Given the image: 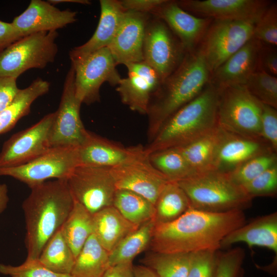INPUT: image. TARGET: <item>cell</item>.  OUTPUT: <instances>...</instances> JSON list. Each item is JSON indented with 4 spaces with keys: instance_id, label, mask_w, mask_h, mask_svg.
<instances>
[{
    "instance_id": "8992f818",
    "label": "cell",
    "mask_w": 277,
    "mask_h": 277,
    "mask_svg": "<svg viewBox=\"0 0 277 277\" xmlns=\"http://www.w3.org/2000/svg\"><path fill=\"white\" fill-rule=\"evenodd\" d=\"M263 104L244 85L219 89L217 122L219 128L243 136L262 139L261 117Z\"/></svg>"
},
{
    "instance_id": "bcb514c9",
    "label": "cell",
    "mask_w": 277,
    "mask_h": 277,
    "mask_svg": "<svg viewBox=\"0 0 277 277\" xmlns=\"http://www.w3.org/2000/svg\"><path fill=\"white\" fill-rule=\"evenodd\" d=\"M16 80L13 77H0V112L12 102L19 90Z\"/></svg>"
},
{
    "instance_id": "c3c4849f",
    "label": "cell",
    "mask_w": 277,
    "mask_h": 277,
    "mask_svg": "<svg viewBox=\"0 0 277 277\" xmlns=\"http://www.w3.org/2000/svg\"><path fill=\"white\" fill-rule=\"evenodd\" d=\"M21 38L12 23L0 21V52Z\"/></svg>"
},
{
    "instance_id": "44dd1931",
    "label": "cell",
    "mask_w": 277,
    "mask_h": 277,
    "mask_svg": "<svg viewBox=\"0 0 277 277\" xmlns=\"http://www.w3.org/2000/svg\"><path fill=\"white\" fill-rule=\"evenodd\" d=\"M163 21L179 38L186 52L192 51L202 40L212 19L189 13L176 2L167 1L153 13Z\"/></svg>"
},
{
    "instance_id": "484cf974",
    "label": "cell",
    "mask_w": 277,
    "mask_h": 277,
    "mask_svg": "<svg viewBox=\"0 0 277 277\" xmlns=\"http://www.w3.org/2000/svg\"><path fill=\"white\" fill-rule=\"evenodd\" d=\"M93 234L109 253L139 227L126 220L113 206L93 214Z\"/></svg>"
},
{
    "instance_id": "7402d4cb",
    "label": "cell",
    "mask_w": 277,
    "mask_h": 277,
    "mask_svg": "<svg viewBox=\"0 0 277 277\" xmlns=\"http://www.w3.org/2000/svg\"><path fill=\"white\" fill-rule=\"evenodd\" d=\"M262 44L252 38L210 75L209 82L218 89L244 85L258 69V57Z\"/></svg>"
},
{
    "instance_id": "30bf717a",
    "label": "cell",
    "mask_w": 277,
    "mask_h": 277,
    "mask_svg": "<svg viewBox=\"0 0 277 277\" xmlns=\"http://www.w3.org/2000/svg\"><path fill=\"white\" fill-rule=\"evenodd\" d=\"M67 180L74 201L91 214L112 206L116 188L110 167L78 164Z\"/></svg>"
},
{
    "instance_id": "7c38bea8",
    "label": "cell",
    "mask_w": 277,
    "mask_h": 277,
    "mask_svg": "<svg viewBox=\"0 0 277 277\" xmlns=\"http://www.w3.org/2000/svg\"><path fill=\"white\" fill-rule=\"evenodd\" d=\"M82 103L75 94L74 70L71 67L64 84L63 92L50 135L51 147H79L84 142L88 130L80 116Z\"/></svg>"
},
{
    "instance_id": "6da1fadb",
    "label": "cell",
    "mask_w": 277,
    "mask_h": 277,
    "mask_svg": "<svg viewBox=\"0 0 277 277\" xmlns=\"http://www.w3.org/2000/svg\"><path fill=\"white\" fill-rule=\"evenodd\" d=\"M246 223L243 210L216 213L190 208L172 222L154 224L149 247L160 253L216 251L227 235Z\"/></svg>"
},
{
    "instance_id": "d4e9b609",
    "label": "cell",
    "mask_w": 277,
    "mask_h": 277,
    "mask_svg": "<svg viewBox=\"0 0 277 277\" xmlns=\"http://www.w3.org/2000/svg\"><path fill=\"white\" fill-rule=\"evenodd\" d=\"M243 243L249 248L261 247L277 254V212L258 217L234 230L221 243V249Z\"/></svg>"
},
{
    "instance_id": "e575fe53",
    "label": "cell",
    "mask_w": 277,
    "mask_h": 277,
    "mask_svg": "<svg viewBox=\"0 0 277 277\" xmlns=\"http://www.w3.org/2000/svg\"><path fill=\"white\" fill-rule=\"evenodd\" d=\"M191 253H160L151 251L141 261L157 277H187Z\"/></svg>"
},
{
    "instance_id": "ba28073f",
    "label": "cell",
    "mask_w": 277,
    "mask_h": 277,
    "mask_svg": "<svg viewBox=\"0 0 277 277\" xmlns=\"http://www.w3.org/2000/svg\"><path fill=\"white\" fill-rule=\"evenodd\" d=\"M78 147H51L34 160L10 168H0V176H8L30 188L50 179L67 180L80 164Z\"/></svg>"
},
{
    "instance_id": "4316f807",
    "label": "cell",
    "mask_w": 277,
    "mask_h": 277,
    "mask_svg": "<svg viewBox=\"0 0 277 277\" xmlns=\"http://www.w3.org/2000/svg\"><path fill=\"white\" fill-rule=\"evenodd\" d=\"M49 88V82L37 78L28 87L20 89L12 102L0 112V134L11 130L20 119L27 115L32 103L47 93Z\"/></svg>"
},
{
    "instance_id": "5bb4252c",
    "label": "cell",
    "mask_w": 277,
    "mask_h": 277,
    "mask_svg": "<svg viewBox=\"0 0 277 277\" xmlns=\"http://www.w3.org/2000/svg\"><path fill=\"white\" fill-rule=\"evenodd\" d=\"M170 31L160 18H149L144 40V61L156 70L163 81L177 68L186 53Z\"/></svg>"
},
{
    "instance_id": "ac0fdd59",
    "label": "cell",
    "mask_w": 277,
    "mask_h": 277,
    "mask_svg": "<svg viewBox=\"0 0 277 277\" xmlns=\"http://www.w3.org/2000/svg\"><path fill=\"white\" fill-rule=\"evenodd\" d=\"M148 13L126 11L115 36L108 46L116 65L144 61L143 44Z\"/></svg>"
},
{
    "instance_id": "816d5d0a",
    "label": "cell",
    "mask_w": 277,
    "mask_h": 277,
    "mask_svg": "<svg viewBox=\"0 0 277 277\" xmlns=\"http://www.w3.org/2000/svg\"><path fill=\"white\" fill-rule=\"evenodd\" d=\"M9 201L8 186L5 183H0V214L6 209Z\"/></svg>"
},
{
    "instance_id": "ab89813d",
    "label": "cell",
    "mask_w": 277,
    "mask_h": 277,
    "mask_svg": "<svg viewBox=\"0 0 277 277\" xmlns=\"http://www.w3.org/2000/svg\"><path fill=\"white\" fill-rule=\"evenodd\" d=\"M0 274L10 277H72L70 274L54 272L38 259L27 260L18 266L0 264Z\"/></svg>"
},
{
    "instance_id": "cb8c5ba5",
    "label": "cell",
    "mask_w": 277,
    "mask_h": 277,
    "mask_svg": "<svg viewBox=\"0 0 277 277\" xmlns=\"http://www.w3.org/2000/svg\"><path fill=\"white\" fill-rule=\"evenodd\" d=\"M142 146L125 147L89 131L78 148L80 164L112 167L135 154Z\"/></svg>"
},
{
    "instance_id": "5b68a950",
    "label": "cell",
    "mask_w": 277,
    "mask_h": 277,
    "mask_svg": "<svg viewBox=\"0 0 277 277\" xmlns=\"http://www.w3.org/2000/svg\"><path fill=\"white\" fill-rule=\"evenodd\" d=\"M176 182L187 194L191 208L220 213L243 211L252 204V199L228 173L212 170Z\"/></svg>"
},
{
    "instance_id": "ffe728a7",
    "label": "cell",
    "mask_w": 277,
    "mask_h": 277,
    "mask_svg": "<svg viewBox=\"0 0 277 277\" xmlns=\"http://www.w3.org/2000/svg\"><path fill=\"white\" fill-rule=\"evenodd\" d=\"M220 130L213 170L229 173L254 156L274 151L263 139L243 136Z\"/></svg>"
},
{
    "instance_id": "8fae6325",
    "label": "cell",
    "mask_w": 277,
    "mask_h": 277,
    "mask_svg": "<svg viewBox=\"0 0 277 277\" xmlns=\"http://www.w3.org/2000/svg\"><path fill=\"white\" fill-rule=\"evenodd\" d=\"M75 94L83 104L90 105L100 100V89L103 83L117 85L121 77L108 47L100 49L85 58L74 63Z\"/></svg>"
},
{
    "instance_id": "4fadbf2b",
    "label": "cell",
    "mask_w": 277,
    "mask_h": 277,
    "mask_svg": "<svg viewBox=\"0 0 277 277\" xmlns=\"http://www.w3.org/2000/svg\"><path fill=\"white\" fill-rule=\"evenodd\" d=\"M110 171L116 189L134 192L154 204L169 181L150 163L144 147L124 163L110 167Z\"/></svg>"
},
{
    "instance_id": "603a6c76",
    "label": "cell",
    "mask_w": 277,
    "mask_h": 277,
    "mask_svg": "<svg viewBox=\"0 0 277 277\" xmlns=\"http://www.w3.org/2000/svg\"><path fill=\"white\" fill-rule=\"evenodd\" d=\"M100 3L101 15L96 29L87 42L70 50L71 63L81 61L100 49L108 47L119 28L126 11L120 1L101 0Z\"/></svg>"
},
{
    "instance_id": "f907efd6",
    "label": "cell",
    "mask_w": 277,
    "mask_h": 277,
    "mask_svg": "<svg viewBox=\"0 0 277 277\" xmlns=\"http://www.w3.org/2000/svg\"><path fill=\"white\" fill-rule=\"evenodd\" d=\"M133 277H157L149 267L144 265H133Z\"/></svg>"
},
{
    "instance_id": "2e32d148",
    "label": "cell",
    "mask_w": 277,
    "mask_h": 277,
    "mask_svg": "<svg viewBox=\"0 0 277 277\" xmlns=\"http://www.w3.org/2000/svg\"><path fill=\"white\" fill-rule=\"evenodd\" d=\"M125 66L128 76L121 78L116 91L122 102L129 109L147 114L151 99L163 81L156 70L144 61Z\"/></svg>"
},
{
    "instance_id": "1f68e13d",
    "label": "cell",
    "mask_w": 277,
    "mask_h": 277,
    "mask_svg": "<svg viewBox=\"0 0 277 277\" xmlns=\"http://www.w3.org/2000/svg\"><path fill=\"white\" fill-rule=\"evenodd\" d=\"M112 206L126 220L138 226L154 219V204L141 194L131 191L116 189Z\"/></svg>"
},
{
    "instance_id": "d6a6232c",
    "label": "cell",
    "mask_w": 277,
    "mask_h": 277,
    "mask_svg": "<svg viewBox=\"0 0 277 277\" xmlns=\"http://www.w3.org/2000/svg\"><path fill=\"white\" fill-rule=\"evenodd\" d=\"M154 224L153 220H150L124 238L109 253V267L132 262L136 256L149 247Z\"/></svg>"
},
{
    "instance_id": "e0dca14e",
    "label": "cell",
    "mask_w": 277,
    "mask_h": 277,
    "mask_svg": "<svg viewBox=\"0 0 277 277\" xmlns=\"http://www.w3.org/2000/svg\"><path fill=\"white\" fill-rule=\"evenodd\" d=\"M176 3L200 17L257 22L271 4L264 0H183Z\"/></svg>"
},
{
    "instance_id": "8d00e7d4",
    "label": "cell",
    "mask_w": 277,
    "mask_h": 277,
    "mask_svg": "<svg viewBox=\"0 0 277 277\" xmlns=\"http://www.w3.org/2000/svg\"><path fill=\"white\" fill-rule=\"evenodd\" d=\"M244 86L259 101L277 109V78L257 69L248 78Z\"/></svg>"
},
{
    "instance_id": "f5cc1de1",
    "label": "cell",
    "mask_w": 277,
    "mask_h": 277,
    "mask_svg": "<svg viewBox=\"0 0 277 277\" xmlns=\"http://www.w3.org/2000/svg\"><path fill=\"white\" fill-rule=\"evenodd\" d=\"M51 4H56L61 3H74L82 4H89L90 2L87 0H50L48 1Z\"/></svg>"
},
{
    "instance_id": "f6af8a7d",
    "label": "cell",
    "mask_w": 277,
    "mask_h": 277,
    "mask_svg": "<svg viewBox=\"0 0 277 277\" xmlns=\"http://www.w3.org/2000/svg\"><path fill=\"white\" fill-rule=\"evenodd\" d=\"M272 76L277 75V52L273 48L262 46L258 57V69Z\"/></svg>"
},
{
    "instance_id": "836d02e7",
    "label": "cell",
    "mask_w": 277,
    "mask_h": 277,
    "mask_svg": "<svg viewBox=\"0 0 277 277\" xmlns=\"http://www.w3.org/2000/svg\"><path fill=\"white\" fill-rule=\"evenodd\" d=\"M38 260L54 272L70 275L75 257L61 229L45 244Z\"/></svg>"
},
{
    "instance_id": "f35d334b",
    "label": "cell",
    "mask_w": 277,
    "mask_h": 277,
    "mask_svg": "<svg viewBox=\"0 0 277 277\" xmlns=\"http://www.w3.org/2000/svg\"><path fill=\"white\" fill-rule=\"evenodd\" d=\"M242 186L252 199L259 196H274L277 193V164Z\"/></svg>"
},
{
    "instance_id": "4dcf8cb0",
    "label": "cell",
    "mask_w": 277,
    "mask_h": 277,
    "mask_svg": "<svg viewBox=\"0 0 277 277\" xmlns=\"http://www.w3.org/2000/svg\"><path fill=\"white\" fill-rule=\"evenodd\" d=\"M154 205L155 224L172 222L190 208L186 193L176 182L170 181L161 191Z\"/></svg>"
},
{
    "instance_id": "b9f144b4",
    "label": "cell",
    "mask_w": 277,
    "mask_h": 277,
    "mask_svg": "<svg viewBox=\"0 0 277 277\" xmlns=\"http://www.w3.org/2000/svg\"><path fill=\"white\" fill-rule=\"evenodd\" d=\"M245 251L236 247L217 255L214 277H243Z\"/></svg>"
},
{
    "instance_id": "7dc6e473",
    "label": "cell",
    "mask_w": 277,
    "mask_h": 277,
    "mask_svg": "<svg viewBox=\"0 0 277 277\" xmlns=\"http://www.w3.org/2000/svg\"><path fill=\"white\" fill-rule=\"evenodd\" d=\"M166 0H123L120 1L126 11H132L143 13H152Z\"/></svg>"
},
{
    "instance_id": "60d3db41",
    "label": "cell",
    "mask_w": 277,
    "mask_h": 277,
    "mask_svg": "<svg viewBox=\"0 0 277 277\" xmlns=\"http://www.w3.org/2000/svg\"><path fill=\"white\" fill-rule=\"evenodd\" d=\"M253 38L269 46L277 45V7L273 4L268 7L256 23Z\"/></svg>"
},
{
    "instance_id": "3957f363",
    "label": "cell",
    "mask_w": 277,
    "mask_h": 277,
    "mask_svg": "<svg viewBox=\"0 0 277 277\" xmlns=\"http://www.w3.org/2000/svg\"><path fill=\"white\" fill-rule=\"evenodd\" d=\"M210 75L200 48L186 52L179 66L163 81L151 99L147 113L149 142L170 116L202 91Z\"/></svg>"
},
{
    "instance_id": "f1b7e54d",
    "label": "cell",
    "mask_w": 277,
    "mask_h": 277,
    "mask_svg": "<svg viewBox=\"0 0 277 277\" xmlns=\"http://www.w3.org/2000/svg\"><path fill=\"white\" fill-rule=\"evenodd\" d=\"M221 130L211 132L183 146L176 147L181 152L194 174L213 170Z\"/></svg>"
},
{
    "instance_id": "ee69618b",
    "label": "cell",
    "mask_w": 277,
    "mask_h": 277,
    "mask_svg": "<svg viewBox=\"0 0 277 277\" xmlns=\"http://www.w3.org/2000/svg\"><path fill=\"white\" fill-rule=\"evenodd\" d=\"M277 109L263 104L261 117L262 138L277 151Z\"/></svg>"
},
{
    "instance_id": "83f0119b",
    "label": "cell",
    "mask_w": 277,
    "mask_h": 277,
    "mask_svg": "<svg viewBox=\"0 0 277 277\" xmlns=\"http://www.w3.org/2000/svg\"><path fill=\"white\" fill-rule=\"evenodd\" d=\"M109 253L92 234L75 258L72 277H102L109 267Z\"/></svg>"
},
{
    "instance_id": "681fc988",
    "label": "cell",
    "mask_w": 277,
    "mask_h": 277,
    "mask_svg": "<svg viewBox=\"0 0 277 277\" xmlns=\"http://www.w3.org/2000/svg\"><path fill=\"white\" fill-rule=\"evenodd\" d=\"M102 277H133L132 262L121 263L110 266Z\"/></svg>"
},
{
    "instance_id": "d6986e66",
    "label": "cell",
    "mask_w": 277,
    "mask_h": 277,
    "mask_svg": "<svg viewBox=\"0 0 277 277\" xmlns=\"http://www.w3.org/2000/svg\"><path fill=\"white\" fill-rule=\"evenodd\" d=\"M76 16L75 11L60 10L48 1L32 0L27 9L11 23L23 37L41 32L56 31L75 22Z\"/></svg>"
},
{
    "instance_id": "74e56055",
    "label": "cell",
    "mask_w": 277,
    "mask_h": 277,
    "mask_svg": "<svg viewBox=\"0 0 277 277\" xmlns=\"http://www.w3.org/2000/svg\"><path fill=\"white\" fill-rule=\"evenodd\" d=\"M276 164V152L268 151L249 159L228 173L234 182L242 186Z\"/></svg>"
},
{
    "instance_id": "7bdbcfd3",
    "label": "cell",
    "mask_w": 277,
    "mask_h": 277,
    "mask_svg": "<svg viewBox=\"0 0 277 277\" xmlns=\"http://www.w3.org/2000/svg\"><path fill=\"white\" fill-rule=\"evenodd\" d=\"M217 255L212 250L191 253L187 277H214Z\"/></svg>"
},
{
    "instance_id": "52a82bcc",
    "label": "cell",
    "mask_w": 277,
    "mask_h": 277,
    "mask_svg": "<svg viewBox=\"0 0 277 277\" xmlns=\"http://www.w3.org/2000/svg\"><path fill=\"white\" fill-rule=\"evenodd\" d=\"M57 32H41L23 37L0 52V77L17 78L26 70L43 69L54 62Z\"/></svg>"
},
{
    "instance_id": "d590c367",
    "label": "cell",
    "mask_w": 277,
    "mask_h": 277,
    "mask_svg": "<svg viewBox=\"0 0 277 277\" xmlns=\"http://www.w3.org/2000/svg\"><path fill=\"white\" fill-rule=\"evenodd\" d=\"M152 165L169 181L177 182L194 174L177 148H170L149 154Z\"/></svg>"
},
{
    "instance_id": "277c9868",
    "label": "cell",
    "mask_w": 277,
    "mask_h": 277,
    "mask_svg": "<svg viewBox=\"0 0 277 277\" xmlns=\"http://www.w3.org/2000/svg\"><path fill=\"white\" fill-rule=\"evenodd\" d=\"M219 89L209 82L194 98L179 109L164 123L144 147L150 153L188 144L218 127Z\"/></svg>"
},
{
    "instance_id": "9c48e42d",
    "label": "cell",
    "mask_w": 277,
    "mask_h": 277,
    "mask_svg": "<svg viewBox=\"0 0 277 277\" xmlns=\"http://www.w3.org/2000/svg\"><path fill=\"white\" fill-rule=\"evenodd\" d=\"M257 22L216 19L212 21L199 48L211 74L253 37Z\"/></svg>"
},
{
    "instance_id": "9a60e30c",
    "label": "cell",
    "mask_w": 277,
    "mask_h": 277,
    "mask_svg": "<svg viewBox=\"0 0 277 277\" xmlns=\"http://www.w3.org/2000/svg\"><path fill=\"white\" fill-rule=\"evenodd\" d=\"M54 112L45 115L30 127L20 131L4 143L0 152V168H10L27 163L50 148V135Z\"/></svg>"
},
{
    "instance_id": "f546056e",
    "label": "cell",
    "mask_w": 277,
    "mask_h": 277,
    "mask_svg": "<svg viewBox=\"0 0 277 277\" xmlns=\"http://www.w3.org/2000/svg\"><path fill=\"white\" fill-rule=\"evenodd\" d=\"M61 229L76 258L93 233V214L74 201L73 206Z\"/></svg>"
},
{
    "instance_id": "7a4b0ae2",
    "label": "cell",
    "mask_w": 277,
    "mask_h": 277,
    "mask_svg": "<svg viewBox=\"0 0 277 277\" xmlns=\"http://www.w3.org/2000/svg\"><path fill=\"white\" fill-rule=\"evenodd\" d=\"M22 203L27 260H36L48 240L60 230L74 203L67 180L48 181L30 188Z\"/></svg>"
}]
</instances>
